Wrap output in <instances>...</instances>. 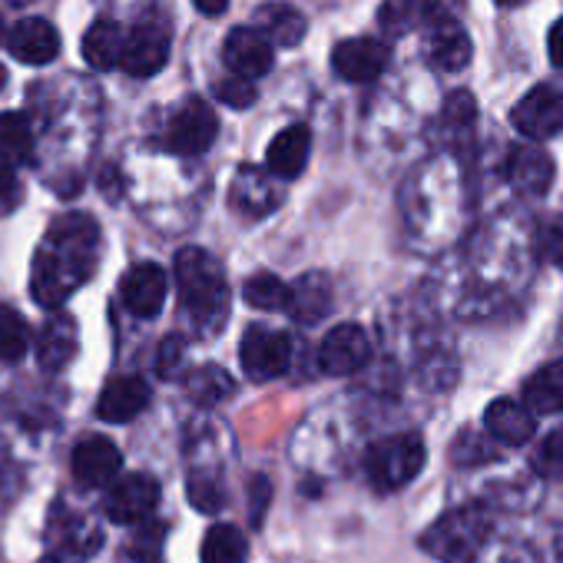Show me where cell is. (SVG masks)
<instances>
[{
    "label": "cell",
    "instance_id": "cell-8",
    "mask_svg": "<svg viewBox=\"0 0 563 563\" xmlns=\"http://www.w3.org/2000/svg\"><path fill=\"white\" fill-rule=\"evenodd\" d=\"M372 358V339L362 325H335L319 345V368L325 375H355Z\"/></svg>",
    "mask_w": 563,
    "mask_h": 563
},
{
    "label": "cell",
    "instance_id": "cell-26",
    "mask_svg": "<svg viewBox=\"0 0 563 563\" xmlns=\"http://www.w3.org/2000/svg\"><path fill=\"white\" fill-rule=\"evenodd\" d=\"M123 47H126L123 27L110 21H97L84 37V60L97 70H110V67H120Z\"/></svg>",
    "mask_w": 563,
    "mask_h": 563
},
{
    "label": "cell",
    "instance_id": "cell-31",
    "mask_svg": "<svg viewBox=\"0 0 563 563\" xmlns=\"http://www.w3.org/2000/svg\"><path fill=\"white\" fill-rule=\"evenodd\" d=\"M242 299L252 306V309H262V312H278L286 309V299H289V286L282 282L278 275H268V272H255L245 278L242 286Z\"/></svg>",
    "mask_w": 563,
    "mask_h": 563
},
{
    "label": "cell",
    "instance_id": "cell-20",
    "mask_svg": "<svg viewBox=\"0 0 563 563\" xmlns=\"http://www.w3.org/2000/svg\"><path fill=\"white\" fill-rule=\"evenodd\" d=\"M533 415L527 411L523 401H514V398H497L494 405H487L484 411V431L490 441H500L507 448H520L533 438Z\"/></svg>",
    "mask_w": 563,
    "mask_h": 563
},
{
    "label": "cell",
    "instance_id": "cell-38",
    "mask_svg": "<svg viewBox=\"0 0 563 563\" xmlns=\"http://www.w3.org/2000/svg\"><path fill=\"white\" fill-rule=\"evenodd\" d=\"M216 97H219L225 107H232V110H242V107H252L258 93H255L252 80L229 77V80H219V84H216Z\"/></svg>",
    "mask_w": 563,
    "mask_h": 563
},
{
    "label": "cell",
    "instance_id": "cell-29",
    "mask_svg": "<svg viewBox=\"0 0 563 563\" xmlns=\"http://www.w3.org/2000/svg\"><path fill=\"white\" fill-rule=\"evenodd\" d=\"M245 556H249V540L239 527L232 523L209 527L202 540V563H245Z\"/></svg>",
    "mask_w": 563,
    "mask_h": 563
},
{
    "label": "cell",
    "instance_id": "cell-17",
    "mask_svg": "<svg viewBox=\"0 0 563 563\" xmlns=\"http://www.w3.org/2000/svg\"><path fill=\"white\" fill-rule=\"evenodd\" d=\"M309 153H312L309 126H302V123L286 126L265 150V173L278 176V179H296V176H302Z\"/></svg>",
    "mask_w": 563,
    "mask_h": 563
},
{
    "label": "cell",
    "instance_id": "cell-47",
    "mask_svg": "<svg viewBox=\"0 0 563 563\" xmlns=\"http://www.w3.org/2000/svg\"><path fill=\"white\" fill-rule=\"evenodd\" d=\"M0 44H4V18H0Z\"/></svg>",
    "mask_w": 563,
    "mask_h": 563
},
{
    "label": "cell",
    "instance_id": "cell-24",
    "mask_svg": "<svg viewBox=\"0 0 563 563\" xmlns=\"http://www.w3.org/2000/svg\"><path fill=\"white\" fill-rule=\"evenodd\" d=\"M255 24H258L255 31H258L272 47H296V44H302V37H306V31H309L306 18H302L296 8H289V4H268V8H258Z\"/></svg>",
    "mask_w": 563,
    "mask_h": 563
},
{
    "label": "cell",
    "instance_id": "cell-19",
    "mask_svg": "<svg viewBox=\"0 0 563 563\" xmlns=\"http://www.w3.org/2000/svg\"><path fill=\"white\" fill-rule=\"evenodd\" d=\"M504 176L520 196H543L553 186V159L537 146H517L507 156Z\"/></svg>",
    "mask_w": 563,
    "mask_h": 563
},
{
    "label": "cell",
    "instance_id": "cell-11",
    "mask_svg": "<svg viewBox=\"0 0 563 563\" xmlns=\"http://www.w3.org/2000/svg\"><path fill=\"white\" fill-rule=\"evenodd\" d=\"M391 60L388 44L372 41V37H355V41H342L332 54V67L342 80L349 84H372L385 74Z\"/></svg>",
    "mask_w": 563,
    "mask_h": 563
},
{
    "label": "cell",
    "instance_id": "cell-41",
    "mask_svg": "<svg viewBox=\"0 0 563 563\" xmlns=\"http://www.w3.org/2000/svg\"><path fill=\"white\" fill-rule=\"evenodd\" d=\"M547 51H550V60L563 70V18L550 27V37H547Z\"/></svg>",
    "mask_w": 563,
    "mask_h": 563
},
{
    "label": "cell",
    "instance_id": "cell-2",
    "mask_svg": "<svg viewBox=\"0 0 563 563\" xmlns=\"http://www.w3.org/2000/svg\"><path fill=\"white\" fill-rule=\"evenodd\" d=\"M176 286H179V302L189 312L192 325L199 335H212L225 325L229 319V282L219 265L206 249H183L176 255Z\"/></svg>",
    "mask_w": 563,
    "mask_h": 563
},
{
    "label": "cell",
    "instance_id": "cell-48",
    "mask_svg": "<svg viewBox=\"0 0 563 563\" xmlns=\"http://www.w3.org/2000/svg\"><path fill=\"white\" fill-rule=\"evenodd\" d=\"M560 563H563V550H560Z\"/></svg>",
    "mask_w": 563,
    "mask_h": 563
},
{
    "label": "cell",
    "instance_id": "cell-30",
    "mask_svg": "<svg viewBox=\"0 0 563 563\" xmlns=\"http://www.w3.org/2000/svg\"><path fill=\"white\" fill-rule=\"evenodd\" d=\"M232 391H235V382L216 365H202V368L189 372V378H186V395L202 408L222 405Z\"/></svg>",
    "mask_w": 563,
    "mask_h": 563
},
{
    "label": "cell",
    "instance_id": "cell-25",
    "mask_svg": "<svg viewBox=\"0 0 563 563\" xmlns=\"http://www.w3.org/2000/svg\"><path fill=\"white\" fill-rule=\"evenodd\" d=\"M523 405L530 415H560L563 411V358L543 365L523 385Z\"/></svg>",
    "mask_w": 563,
    "mask_h": 563
},
{
    "label": "cell",
    "instance_id": "cell-33",
    "mask_svg": "<svg viewBox=\"0 0 563 563\" xmlns=\"http://www.w3.org/2000/svg\"><path fill=\"white\" fill-rule=\"evenodd\" d=\"M57 533H60V540H64V547H67V553L70 556H90L93 550H100V543H103V537H100V530L87 520V517H77V520H64L60 527H57Z\"/></svg>",
    "mask_w": 563,
    "mask_h": 563
},
{
    "label": "cell",
    "instance_id": "cell-1",
    "mask_svg": "<svg viewBox=\"0 0 563 563\" xmlns=\"http://www.w3.org/2000/svg\"><path fill=\"white\" fill-rule=\"evenodd\" d=\"M100 262V225L87 212L60 216L34 255L31 292L37 306L60 309Z\"/></svg>",
    "mask_w": 563,
    "mask_h": 563
},
{
    "label": "cell",
    "instance_id": "cell-35",
    "mask_svg": "<svg viewBox=\"0 0 563 563\" xmlns=\"http://www.w3.org/2000/svg\"><path fill=\"white\" fill-rule=\"evenodd\" d=\"M533 471L547 481H563V424L540 441L533 454Z\"/></svg>",
    "mask_w": 563,
    "mask_h": 563
},
{
    "label": "cell",
    "instance_id": "cell-3",
    "mask_svg": "<svg viewBox=\"0 0 563 563\" xmlns=\"http://www.w3.org/2000/svg\"><path fill=\"white\" fill-rule=\"evenodd\" d=\"M490 514L477 504L471 507H457L451 514H444L441 520H434L424 537H421V547L441 560V563H474L487 540H490Z\"/></svg>",
    "mask_w": 563,
    "mask_h": 563
},
{
    "label": "cell",
    "instance_id": "cell-46",
    "mask_svg": "<svg viewBox=\"0 0 563 563\" xmlns=\"http://www.w3.org/2000/svg\"><path fill=\"white\" fill-rule=\"evenodd\" d=\"M4 84H8V74H4V67H0V90H4Z\"/></svg>",
    "mask_w": 563,
    "mask_h": 563
},
{
    "label": "cell",
    "instance_id": "cell-13",
    "mask_svg": "<svg viewBox=\"0 0 563 563\" xmlns=\"http://www.w3.org/2000/svg\"><path fill=\"white\" fill-rule=\"evenodd\" d=\"M222 60H225V67L232 70V77L255 80V77H265V74L272 70L275 51H272V44H268L255 27H235V31L225 37Z\"/></svg>",
    "mask_w": 563,
    "mask_h": 563
},
{
    "label": "cell",
    "instance_id": "cell-27",
    "mask_svg": "<svg viewBox=\"0 0 563 563\" xmlns=\"http://www.w3.org/2000/svg\"><path fill=\"white\" fill-rule=\"evenodd\" d=\"M34 153V130L24 113H0V163L4 169L27 163Z\"/></svg>",
    "mask_w": 563,
    "mask_h": 563
},
{
    "label": "cell",
    "instance_id": "cell-28",
    "mask_svg": "<svg viewBox=\"0 0 563 563\" xmlns=\"http://www.w3.org/2000/svg\"><path fill=\"white\" fill-rule=\"evenodd\" d=\"M438 18V11L428 4V0H385L378 21L388 34H411L418 27H428Z\"/></svg>",
    "mask_w": 563,
    "mask_h": 563
},
{
    "label": "cell",
    "instance_id": "cell-15",
    "mask_svg": "<svg viewBox=\"0 0 563 563\" xmlns=\"http://www.w3.org/2000/svg\"><path fill=\"white\" fill-rule=\"evenodd\" d=\"M424 57L434 70H444V74H457L467 67L471 60V37L461 31V24H454L451 18L438 14L431 24H428V47H424Z\"/></svg>",
    "mask_w": 563,
    "mask_h": 563
},
{
    "label": "cell",
    "instance_id": "cell-39",
    "mask_svg": "<svg viewBox=\"0 0 563 563\" xmlns=\"http://www.w3.org/2000/svg\"><path fill=\"white\" fill-rule=\"evenodd\" d=\"M444 123L451 126H471L474 123V97L457 90L451 93V100L444 103Z\"/></svg>",
    "mask_w": 563,
    "mask_h": 563
},
{
    "label": "cell",
    "instance_id": "cell-7",
    "mask_svg": "<svg viewBox=\"0 0 563 563\" xmlns=\"http://www.w3.org/2000/svg\"><path fill=\"white\" fill-rule=\"evenodd\" d=\"M219 136V117L206 100H189L166 130V146L179 156H202Z\"/></svg>",
    "mask_w": 563,
    "mask_h": 563
},
{
    "label": "cell",
    "instance_id": "cell-10",
    "mask_svg": "<svg viewBox=\"0 0 563 563\" xmlns=\"http://www.w3.org/2000/svg\"><path fill=\"white\" fill-rule=\"evenodd\" d=\"M166 292H169V278H166V268L156 265V262L133 265L120 282L123 306L136 319H156L163 312V306H166Z\"/></svg>",
    "mask_w": 563,
    "mask_h": 563
},
{
    "label": "cell",
    "instance_id": "cell-34",
    "mask_svg": "<svg viewBox=\"0 0 563 563\" xmlns=\"http://www.w3.org/2000/svg\"><path fill=\"white\" fill-rule=\"evenodd\" d=\"M497 457V448L487 434H477V431H461L457 441L451 444V461L461 464V467H474V464H484Z\"/></svg>",
    "mask_w": 563,
    "mask_h": 563
},
{
    "label": "cell",
    "instance_id": "cell-37",
    "mask_svg": "<svg viewBox=\"0 0 563 563\" xmlns=\"http://www.w3.org/2000/svg\"><path fill=\"white\" fill-rule=\"evenodd\" d=\"M186 365V339L183 335H169L159 342L156 352V375L159 378H176Z\"/></svg>",
    "mask_w": 563,
    "mask_h": 563
},
{
    "label": "cell",
    "instance_id": "cell-12",
    "mask_svg": "<svg viewBox=\"0 0 563 563\" xmlns=\"http://www.w3.org/2000/svg\"><path fill=\"white\" fill-rule=\"evenodd\" d=\"M74 477L80 487H103V484H113L123 471V454L120 448L103 438V434H93L87 441H80L74 448Z\"/></svg>",
    "mask_w": 563,
    "mask_h": 563
},
{
    "label": "cell",
    "instance_id": "cell-42",
    "mask_svg": "<svg viewBox=\"0 0 563 563\" xmlns=\"http://www.w3.org/2000/svg\"><path fill=\"white\" fill-rule=\"evenodd\" d=\"M196 11H202L206 18H219L225 8H229V0H192Z\"/></svg>",
    "mask_w": 563,
    "mask_h": 563
},
{
    "label": "cell",
    "instance_id": "cell-43",
    "mask_svg": "<svg viewBox=\"0 0 563 563\" xmlns=\"http://www.w3.org/2000/svg\"><path fill=\"white\" fill-rule=\"evenodd\" d=\"M41 563H84L80 556H70V553H51V556H44Z\"/></svg>",
    "mask_w": 563,
    "mask_h": 563
},
{
    "label": "cell",
    "instance_id": "cell-36",
    "mask_svg": "<svg viewBox=\"0 0 563 563\" xmlns=\"http://www.w3.org/2000/svg\"><path fill=\"white\" fill-rule=\"evenodd\" d=\"M186 494H189V500H192L202 514H212V510H222V507H225V490H222V481H219V477L192 474L189 484H186Z\"/></svg>",
    "mask_w": 563,
    "mask_h": 563
},
{
    "label": "cell",
    "instance_id": "cell-16",
    "mask_svg": "<svg viewBox=\"0 0 563 563\" xmlns=\"http://www.w3.org/2000/svg\"><path fill=\"white\" fill-rule=\"evenodd\" d=\"M229 202L239 216L245 219H262L268 216L278 202H282V192L278 186L268 179L265 169H255V166H242L232 179V192H229Z\"/></svg>",
    "mask_w": 563,
    "mask_h": 563
},
{
    "label": "cell",
    "instance_id": "cell-32",
    "mask_svg": "<svg viewBox=\"0 0 563 563\" xmlns=\"http://www.w3.org/2000/svg\"><path fill=\"white\" fill-rule=\"evenodd\" d=\"M31 349V329L11 306H0V362H21Z\"/></svg>",
    "mask_w": 563,
    "mask_h": 563
},
{
    "label": "cell",
    "instance_id": "cell-4",
    "mask_svg": "<svg viewBox=\"0 0 563 563\" xmlns=\"http://www.w3.org/2000/svg\"><path fill=\"white\" fill-rule=\"evenodd\" d=\"M424 457H428V451L418 434H391L368 448L365 471H368V481L375 490L391 494V490L408 487L421 474Z\"/></svg>",
    "mask_w": 563,
    "mask_h": 563
},
{
    "label": "cell",
    "instance_id": "cell-5",
    "mask_svg": "<svg viewBox=\"0 0 563 563\" xmlns=\"http://www.w3.org/2000/svg\"><path fill=\"white\" fill-rule=\"evenodd\" d=\"M239 362H242V372H245L252 382L278 378V375H286L289 365H292V342H289L286 332L252 325V329L242 335Z\"/></svg>",
    "mask_w": 563,
    "mask_h": 563
},
{
    "label": "cell",
    "instance_id": "cell-21",
    "mask_svg": "<svg viewBox=\"0 0 563 563\" xmlns=\"http://www.w3.org/2000/svg\"><path fill=\"white\" fill-rule=\"evenodd\" d=\"M11 54L21 60V64H51L57 54H60V34L51 21L44 18H27L21 21L14 31H11V41H8Z\"/></svg>",
    "mask_w": 563,
    "mask_h": 563
},
{
    "label": "cell",
    "instance_id": "cell-45",
    "mask_svg": "<svg viewBox=\"0 0 563 563\" xmlns=\"http://www.w3.org/2000/svg\"><path fill=\"white\" fill-rule=\"evenodd\" d=\"M8 4H14V8H24V4H31V0H8Z\"/></svg>",
    "mask_w": 563,
    "mask_h": 563
},
{
    "label": "cell",
    "instance_id": "cell-18",
    "mask_svg": "<svg viewBox=\"0 0 563 563\" xmlns=\"http://www.w3.org/2000/svg\"><path fill=\"white\" fill-rule=\"evenodd\" d=\"M166 60H169V37H166V31L156 27V24H146V27H136L126 37L120 67L130 77H153V74H159L166 67Z\"/></svg>",
    "mask_w": 563,
    "mask_h": 563
},
{
    "label": "cell",
    "instance_id": "cell-23",
    "mask_svg": "<svg viewBox=\"0 0 563 563\" xmlns=\"http://www.w3.org/2000/svg\"><path fill=\"white\" fill-rule=\"evenodd\" d=\"M34 352H37V362H41L44 372H64L77 355V325H74V319L70 316L51 319L41 329Z\"/></svg>",
    "mask_w": 563,
    "mask_h": 563
},
{
    "label": "cell",
    "instance_id": "cell-40",
    "mask_svg": "<svg viewBox=\"0 0 563 563\" xmlns=\"http://www.w3.org/2000/svg\"><path fill=\"white\" fill-rule=\"evenodd\" d=\"M18 206H21V183L14 169H0V216H8Z\"/></svg>",
    "mask_w": 563,
    "mask_h": 563
},
{
    "label": "cell",
    "instance_id": "cell-9",
    "mask_svg": "<svg viewBox=\"0 0 563 563\" xmlns=\"http://www.w3.org/2000/svg\"><path fill=\"white\" fill-rule=\"evenodd\" d=\"M159 504V484L150 474H126L110 484L103 510L113 523H143Z\"/></svg>",
    "mask_w": 563,
    "mask_h": 563
},
{
    "label": "cell",
    "instance_id": "cell-22",
    "mask_svg": "<svg viewBox=\"0 0 563 563\" xmlns=\"http://www.w3.org/2000/svg\"><path fill=\"white\" fill-rule=\"evenodd\" d=\"M286 312L296 322H302V325H319L332 312V286H329V278L322 272L302 275L296 286L289 289Z\"/></svg>",
    "mask_w": 563,
    "mask_h": 563
},
{
    "label": "cell",
    "instance_id": "cell-14",
    "mask_svg": "<svg viewBox=\"0 0 563 563\" xmlns=\"http://www.w3.org/2000/svg\"><path fill=\"white\" fill-rule=\"evenodd\" d=\"M150 405V385L140 375H120L103 385L97 401V418L107 424H126Z\"/></svg>",
    "mask_w": 563,
    "mask_h": 563
},
{
    "label": "cell",
    "instance_id": "cell-44",
    "mask_svg": "<svg viewBox=\"0 0 563 563\" xmlns=\"http://www.w3.org/2000/svg\"><path fill=\"white\" fill-rule=\"evenodd\" d=\"M494 4H500V8H520V4H527V0H494Z\"/></svg>",
    "mask_w": 563,
    "mask_h": 563
},
{
    "label": "cell",
    "instance_id": "cell-6",
    "mask_svg": "<svg viewBox=\"0 0 563 563\" xmlns=\"http://www.w3.org/2000/svg\"><path fill=\"white\" fill-rule=\"evenodd\" d=\"M510 123L530 140H550L563 133V87H533L514 110Z\"/></svg>",
    "mask_w": 563,
    "mask_h": 563
}]
</instances>
